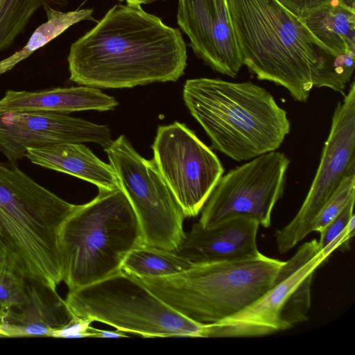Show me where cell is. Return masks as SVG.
<instances>
[{
  "mask_svg": "<svg viewBox=\"0 0 355 355\" xmlns=\"http://www.w3.org/2000/svg\"><path fill=\"white\" fill-rule=\"evenodd\" d=\"M187 48L178 28L141 6L116 4L73 42L69 79L95 88H130L175 82L187 67Z\"/></svg>",
  "mask_w": 355,
  "mask_h": 355,
  "instance_id": "cell-1",
  "label": "cell"
},
{
  "mask_svg": "<svg viewBox=\"0 0 355 355\" xmlns=\"http://www.w3.org/2000/svg\"><path fill=\"white\" fill-rule=\"evenodd\" d=\"M243 65L306 102L334 54L278 0H227Z\"/></svg>",
  "mask_w": 355,
  "mask_h": 355,
  "instance_id": "cell-2",
  "label": "cell"
},
{
  "mask_svg": "<svg viewBox=\"0 0 355 355\" xmlns=\"http://www.w3.org/2000/svg\"><path fill=\"white\" fill-rule=\"evenodd\" d=\"M183 99L217 150L237 162L276 150L290 132L285 110L250 81L187 80Z\"/></svg>",
  "mask_w": 355,
  "mask_h": 355,
  "instance_id": "cell-3",
  "label": "cell"
},
{
  "mask_svg": "<svg viewBox=\"0 0 355 355\" xmlns=\"http://www.w3.org/2000/svg\"><path fill=\"white\" fill-rule=\"evenodd\" d=\"M76 207L0 162V244L25 279L53 288L62 281L59 232Z\"/></svg>",
  "mask_w": 355,
  "mask_h": 355,
  "instance_id": "cell-4",
  "label": "cell"
},
{
  "mask_svg": "<svg viewBox=\"0 0 355 355\" xmlns=\"http://www.w3.org/2000/svg\"><path fill=\"white\" fill-rule=\"evenodd\" d=\"M77 205L59 232L62 281L69 291L121 271L128 254L143 245L136 214L121 188H98Z\"/></svg>",
  "mask_w": 355,
  "mask_h": 355,
  "instance_id": "cell-5",
  "label": "cell"
},
{
  "mask_svg": "<svg viewBox=\"0 0 355 355\" xmlns=\"http://www.w3.org/2000/svg\"><path fill=\"white\" fill-rule=\"evenodd\" d=\"M284 262L260 253L252 258L195 265L170 276L139 279L184 316L214 324L261 297L272 286Z\"/></svg>",
  "mask_w": 355,
  "mask_h": 355,
  "instance_id": "cell-6",
  "label": "cell"
},
{
  "mask_svg": "<svg viewBox=\"0 0 355 355\" xmlns=\"http://www.w3.org/2000/svg\"><path fill=\"white\" fill-rule=\"evenodd\" d=\"M65 302L75 317L145 338L200 337L204 324L184 316L122 270L69 291Z\"/></svg>",
  "mask_w": 355,
  "mask_h": 355,
  "instance_id": "cell-7",
  "label": "cell"
},
{
  "mask_svg": "<svg viewBox=\"0 0 355 355\" xmlns=\"http://www.w3.org/2000/svg\"><path fill=\"white\" fill-rule=\"evenodd\" d=\"M329 257L319 248L318 241L304 243L284 262L272 286L261 297L230 318L203 324L200 337L263 336L306 320L313 274Z\"/></svg>",
  "mask_w": 355,
  "mask_h": 355,
  "instance_id": "cell-8",
  "label": "cell"
},
{
  "mask_svg": "<svg viewBox=\"0 0 355 355\" xmlns=\"http://www.w3.org/2000/svg\"><path fill=\"white\" fill-rule=\"evenodd\" d=\"M104 151L136 214L143 245L175 251L185 234V216L154 159L141 156L124 135Z\"/></svg>",
  "mask_w": 355,
  "mask_h": 355,
  "instance_id": "cell-9",
  "label": "cell"
},
{
  "mask_svg": "<svg viewBox=\"0 0 355 355\" xmlns=\"http://www.w3.org/2000/svg\"><path fill=\"white\" fill-rule=\"evenodd\" d=\"M289 163L284 153L274 150L230 170L212 191L199 223L211 227L247 218L268 227L274 206L284 193Z\"/></svg>",
  "mask_w": 355,
  "mask_h": 355,
  "instance_id": "cell-10",
  "label": "cell"
},
{
  "mask_svg": "<svg viewBox=\"0 0 355 355\" xmlns=\"http://www.w3.org/2000/svg\"><path fill=\"white\" fill-rule=\"evenodd\" d=\"M152 148L158 169L184 216H196L223 175L219 159L178 121L158 127Z\"/></svg>",
  "mask_w": 355,
  "mask_h": 355,
  "instance_id": "cell-11",
  "label": "cell"
},
{
  "mask_svg": "<svg viewBox=\"0 0 355 355\" xmlns=\"http://www.w3.org/2000/svg\"><path fill=\"white\" fill-rule=\"evenodd\" d=\"M355 170V83L339 102L328 138L306 197L293 219L276 232L278 250L284 253L309 232L311 223L344 178Z\"/></svg>",
  "mask_w": 355,
  "mask_h": 355,
  "instance_id": "cell-12",
  "label": "cell"
},
{
  "mask_svg": "<svg viewBox=\"0 0 355 355\" xmlns=\"http://www.w3.org/2000/svg\"><path fill=\"white\" fill-rule=\"evenodd\" d=\"M85 142L105 150L112 142L109 128L53 112H0V153L8 162L16 163L28 148Z\"/></svg>",
  "mask_w": 355,
  "mask_h": 355,
  "instance_id": "cell-13",
  "label": "cell"
},
{
  "mask_svg": "<svg viewBox=\"0 0 355 355\" xmlns=\"http://www.w3.org/2000/svg\"><path fill=\"white\" fill-rule=\"evenodd\" d=\"M177 21L205 64L220 73L237 76L243 61L227 0H178Z\"/></svg>",
  "mask_w": 355,
  "mask_h": 355,
  "instance_id": "cell-14",
  "label": "cell"
},
{
  "mask_svg": "<svg viewBox=\"0 0 355 355\" xmlns=\"http://www.w3.org/2000/svg\"><path fill=\"white\" fill-rule=\"evenodd\" d=\"M259 223L247 218L225 220L211 227L199 222L185 233L175 254L193 266L252 258L261 252L257 245Z\"/></svg>",
  "mask_w": 355,
  "mask_h": 355,
  "instance_id": "cell-15",
  "label": "cell"
},
{
  "mask_svg": "<svg viewBox=\"0 0 355 355\" xmlns=\"http://www.w3.org/2000/svg\"><path fill=\"white\" fill-rule=\"evenodd\" d=\"M74 315L56 288L26 279V297L0 324L7 337L52 336Z\"/></svg>",
  "mask_w": 355,
  "mask_h": 355,
  "instance_id": "cell-16",
  "label": "cell"
},
{
  "mask_svg": "<svg viewBox=\"0 0 355 355\" xmlns=\"http://www.w3.org/2000/svg\"><path fill=\"white\" fill-rule=\"evenodd\" d=\"M117 105L113 96L84 85L38 91L8 89L0 99V112L46 111L67 114L82 110H112Z\"/></svg>",
  "mask_w": 355,
  "mask_h": 355,
  "instance_id": "cell-17",
  "label": "cell"
},
{
  "mask_svg": "<svg viewBox=\"0 0 355 355\" xmlns=\"http://www.w3.org/2000/svg\"><path fill=\"white\" fill-rule=\"evenodd\" d=\"M25 157L34 164L75 176L98 188H121L112 166L101 161L81 143L28 148Z\"/></svg>",
  "mask_w": 355,
  "mask_h": 355,
  "instance_id": "cell-18",
  "label": "cell"
},
{
  "mask_svg": "<svg viewBox=\"0 0 355 355\" xmlns=\"http://www.w3.org/2000/svg\"><path fill=\"white\" fill-rule=\"evenodd\" d=\"M311 34L335 55L355 53V12L328 0L301 18Z\"/></svg>",
  "mask_w": 355,
  "mask_h": 355,
  "instance_id": "cell-19",
  "label": "cell"
},
{
  "mask_svg": "<svg viewBox=\"0 0 355 355\" xmlns=\"http://www.w3.org/2000/svg\"><path fill=\"white\" fill-rule=\"evenodd\" d=\"M43 7L46 14V21L35 29L23 48L0 61V75L12 69L73 24L84 20H94L92 9L65 12L55 9L49 4H45Z\"/></svg>",
  "mask_w": 355,
  "mask_h": 355,
  "instance_id": "cell-20",
  "label": "cell"
},
{
  "mask_svg": "<svg viewBox=\"0 0 355 355\" xmlns=\"http://www.w3.org/2000/svg\"><path fill=\"white\" fill-rule=\"evenodd\" d=\"M193 266L173 251L141 245L128 254L121 270L138 278L162 277L182 272Z\"/></svg>",
  "mask_w": 355,
  "mask_h": 355,
  "instance_id": "cell-21",
  "label": "cell"
},
{
  "mask_svg": "<svg viewBox=\"0 0 355 355\" xmlns=\"http://www.w3.org/2000/svg\"><path fill=\"white\" fill-rule=\"evenodd\" d=\"M59 0H0V51L8 48L33 14L45 4Z\"/></svg>",
  "mask_w": 355,
  "mask_h": 355,
  "instance_id": "cell-22",
  "label": "cell"
},
{
  "mask_svg": "<svg viewBox=\"0 0 355 355\" xmlns=\"http://www.w3.org/2000/svg\"><path fill=\"white\" fill-rule=\"evenodd\" d=\"M26 297V279L15 268L0 263V324Z\"/></svg>",
  "mask_w": 355,
  "mask_h": 355,
  "instance_id": "cell-23",
  "label": "cell"
},
{
  "mask_svg": "<svg viewBox=\"0 0 355 355\" xmlns=\"http://www.w3.org/2000/svg\"><path fill=\"white\" fill-rule=\"evenodd\" d=\"M355 196V170L342 180L338 188L325 202L312 220L309 232H320L343 209L349 200Z\"/></svg>",
  "mask_w": 355,
  "mask_h": 355,
  "instance_id": "cell-24",
  "label": "cell"
},
{
  "mask_svg": "<svg viewBox=\"0 0 355 355\" xmlns=\"http://www.w3.org/2000/svg\"><path fill=\"white\" fill-rule=\"evenodd\" d=\"M354 200L355 196L349 200L341 211L320 232V240L318 243L321 250L344 232L347 227L351 218L354 216L353 213Z\"/></svg>",
  "mask_w": 355,
  "mask_h": 355,
  "instance_id": "cell-25",
  "label": "cell"
},
{
  "mask_svg": "<svg viewBox=\"0 0 355 355\" xmlns=\"http://www.w3.org/2000/svg\"><path fill=\"white\" fill-rule=\"evenodd\" d=\"M92 321L77 317L62 329L55 331L51 337L55 338H85L88 337L87 329Z\"/></svg>",
  "mask_w": 355,
  "mask_h": 355,
  "instance_id": "cell-26",
  "label": "cell"
},
{
  "mask_svg": "<svg viewBox=\"0 0 355 355\" xmlns=\"http://www.w3.org/2000/svg\"><path fill=\"white\" fill-rule=\"evenodd\" d=\"M328 0H278L286 8L302 18Z\"/></svg>",
  "mask_w": 355,
  "mask_h": 355,
  "instance_id": "cell-27",
  "label": "cell"
},
{
  "mask_svg": "<svg viewBox=\"0 0 355 355\" xmlns=\"http://www.w3.org/2000/svg\"><path fill=\"white\" fill-rule=\"evenodd\" d=\"M88 337L92 338H123L128 337L123 331L116 329V331H106L94 328L90 325L87 329Z\"/></svg>",
  "mask_w": 355,
  "mask_h": 355,
  "instance_id": "cell-28",
  "label": "cell"
},
{
  "mask_svg": "<svg viewBox=\"0 0 355 355\" xmlns=\"http://www.w3.org/2000/svg\"><path fill=\"white\" fill-rule=\"evenodd\" d=\"M0 263L4 264V265H6V266H8L10 267L15 268L13 267L12 264L11 263L10 261L9 260L4 248L2 247V245L1 244H0Z\"/></svg>",
  "mask_w": 355,
  "mask_h": 355,
  "instance_id": "cell-29",
  "label": "cell"
},
{
  "mask_svg": "<svg viewBox=\"0 0 355 355\" xmlns=\"http://www.w3.org/2000/svg\"><path fill=\"white\" fill-rule=\"evenodd\" d=\"M341 6L355 12V0H336Z\"/></svg>",
  "mask_w": 355,
  "mask_h": 355,
  "instance_id": "cell-30",
  "label": "cell"
},
{
  "mask_svg": "<svg viewBox=\"0 0 355 355\" xmlns=\"http://www.w3.org/2000/svg\"><path fill=\"white\" fill-rule=\"evenodd\" d=\"M125 1L127 4L129 5H138L141 6V4L148 3L157 0H119Z\"/></svg>",
  "mask_w": 355,
  "mask_h": 355,
  "instance_id": "cell-31",
  "label": "cell"
},
{
  "mask_svg": "<svg viewBox=\"0 0 355 355\" xmlns=\"http://www.w3.org/2000/svg\"><path fill=\"white\" fill-rule=\"evenodd\" d=\"M5 337H7V336L0 328V338H5Z\"/></svg>",
  "mask_w": 355,
  "mask_h": 355,
  "instance_id": "cell-32",
  "label": "cell"
}]
</instances>
